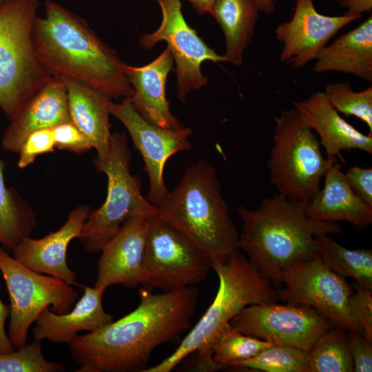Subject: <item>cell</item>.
Here are the masks:
<instances>
[{
	"label": "cell",
	"instance_id": "obj_37",
	"mask_svg": "<svg viewBox=\"0 0 372 372\" xmlns=\"http://www.w3.org/2000/svg\"><path fill=\"white\" fill-rule=\"evenodd\" d=\"M345 177L355 195L364 203L372 206V168L351 166Z\"/></svg>",
	"mask_w": 372,
	"mask_h": 372
},
{
	"label": "cell",
	"instance_id": "obj_24",
	"mask_svg": "<svg viewBox=\"0 0 372 372\" xmlns=\"http://www.w3.org/2000/svg\"><path fill=\"white\" fill-rule=\"evenodd\" d=\"M314 72H340L372 82V16L318 53Z\"/></svg>",
	"mask_w": 372,
	"mask_h": 372
},
{
	"label": "cell",
	"instance_id": "obj_1",
	"mask_svg": "<svg viewBox=\"0 0 372 372\" xmlns=\"http://www.w3.org/2000/svg\"><path fill=\"white\" fill-rule=\"evenodd\" d=\"M152 291L141 287L134 310L69 344L71 355L80 366L76 371L143 372L156 347L176 340L189 328L198 296L194 286Z\"/></svg>",
	"mask_w": 372,
	"mask_h": 372
},
{
	"label": "cell",
	"instance_id": "obj_6",
	"mask_svg": "<svg viewBox=\"0 0 372 372\" xmlns=\"http://www.w3.org/2000/svg\"><path fill=\"white\" fill-rule=\"evenodd\" d=\"M38 0L0 3V109L10 121L50 76L38 61L33 28Z\"/></svg>",
	"mask_w": 372,
	"mask_h": 372
},
{
	"label": "cell",
	"instance_id": "obj_8",
	"mask_svg": "<svg viewBox=\"0 0 372 372\" xmlns=\"http://www.w3.org/2000/svg\"><path fill=\"white\" fill-rule=\"evenodd\" d=\"M96 169L105 174L107 192L98 209L91 210L79 239L90 253L101 252L127 219L151 218L158 209L141 192L139 180L131 172V152L124 132L112 134L107 158L94 163Z\"/></svg>",
	"mask_w": 372,
	"mask_h": 372
},
{
	"label": "cell",
	"instance_id": "obj_2",
	"mask_svg": "<svg viewBox=\"0 0 372 372\" xmlns=\"http://www.w3.org/2000/svg\"><path fill=\"white\" fill-rule=\"evenodd\" d=\"M37 58L52 76L81 81L111 98H130L133 90L125 63L89 28L85 21L54 1L33 28Z\"/></svg>",
	"mask_w": 372,
	"mask_h": 372
},
{
	"label": "cell",
	"instance_id": "obj_32",
	"mask_svg": "<svg viewBox=\"0 0 372 372\" xmlns=\"http://www.w3.org/2000/svg\"><path fill=\"white\" fill-rule=\"evenodd\" d=\"M61 363L48 361L41 342L35 340L8 353H0V372H57L64 371Z\"/></svg>",
	"mask_w": 372,
	"mask_h": 372
},
{
	"label": "cell",
	"instance_id": "obj_22",
	"mask_svg": "<svg viewBox=\"0 0 372 372\" xmlns=\"http://www.w3.org/2000/svg\"><path fill=\"white\" fill-rule=\"evenodd\" d=\"M61 79L67 90L71 121L96 151L94 163L103 162L107 157L112 137L110 116L112 98L81 81Z\"/></svg>",
	"mask_w": 372,
	"mask_h": 372
},
{
	"label": "cell",
	"instance_id": "obj_11",
	"mask_svg": "<svg viewBox=\"0 0 372 372\" xmlns=\"http://www.w3.org/2000/svg\"><path fill=\"white\" fill-rule=\"evenodd\" d=\"M276 291L278 298L287 303L316 309L333 327L363 334L349 307L352 287L345 277L329 269L319 254L287 267L282 275V285Z\"/></svg>",
	"mask_w": 372,
	"mask_h": 372
},
{
	"label": "cell",
	"instance_id": "obj_36",
	"mask_svg": "<svg viewBox=\"0 0 372 372\" xmlns=\"http://www.w3.org/2000/svg\"><path fill=\"white\" fill-rule=\"evenodd\" d=\"M348 340L353 363V371L371 372L372 371V342L367 340L362 333L357 331H348Z\"/></svg>",
	"mask_w": 372,
	"mask_h": 372
},
{
	"label": "cell",
	"instance_id": "obj_35",
	"mask_svg": "<svg viewBox=\"0 0 372 372\" xmlns=\"http://www.w3.org/2000/svg\"><path fill=\"white\" fill-rule=\"evenodd\" d=\"M55 148L76 154H83L93 149L85 136L70 121L53 127Z\"/></svg>",
	"mask_w": 372,
	"mask_h": 372
},
{
	"label": "cell",
	"instance_id": "obj_30",
	"mask_svg": "<svg viewBox=\"0 0 372 372\" xmlns=\"http://www.w3.org/2000/svg\"><path fill=\"white\" fill-rule=\"evenodd\" d=\"M234 367L265 372H308V354L298 348L273 344Z\"/></svg>",
	"mask_w": 372,
	"mask_h": 372
},
{
	"label": "cell",
	"instance_id": "obj_21",
	"mask_svg": "<svg viewBox=\"0 0 372 372\" xmlns=\"http://www.w3.org/2000/svg\"><path fill=\"white\" fill-rule=\"evenodd\" d=\"M103 293L94 287H85L82 297L70 311L59 314L50 307L45 309L35 320L34 340L70 344L79 332H94L111 323L112 316L103 307Z\"/></svg>",
	"mask_w": 372,
	"mask_h": 372
},
{
	"label": "cell",
	"instance_id": "obj_23",
	"mask_svg": "<svg viewBox=\"0 0 372 372\" xmlns=\"http://www.w3.org/2000/svg\"><path fill=\"white\" fill-rule=\"evenodd\" d=\"M338 161L330 165L322 188L307 204V215L318 221H344L357 229L366 228L372 223V206L353 192Z\"/></svg>",
	"mask_w": 372,
	"mask_h": 372
},
{
	"label": "cell",
	"instance_id": "obj_10",
	"mask_svg": "<svg viewBox=\"0 0 372 372\" xmlns=\"http://www.w3.org/2000/svg\"><path fill=\"white\" fill-rule=\"evenodd\" d=\"M145 263L146 279L142 287L162 292L194 286L211 269L203 252L158 213L149 219Z\"/></svg>",
	"mask_w": 372,
	"mask_h": 372
},
{
	"label": "cell",
	"instance_id": "obj_29",
	"mask_svg": "<svg viewBox=\"0 0 372 372\" xmlns=\"http://www.w3.org/2000/svg\"><path fill=\"white\" fill-rule=\"evenodd\" d=\"M273 343L245 335L229 325L211 350V371L234 367L251 359Z\"/></svg>",
	"mask_w": 372,
	"mask_h": 372
},
{
	"label": "cell",
	"instance_id": "obj_14",
	"mask_svg": "<svg viewBox=\"0 0 372 372\" xmlns=\"http://www.w3.org/2000/svg\"><path fill=\"white\" fill-rule=\"evenodd\" d=\"M111 114L123 124L141 154L149 183L147 198L158 208L168 192L164 181L165 164L173 155L192 148V131L184 126L167 129L149 123L135 110L130 98L113 103Z\"/></svg>",
	"mask_w": 372,
	"mask_h": 372
},
{
	"label": "cell",
	"instance_id": "obj_3",
	"mask_svg": "<svg viewBox=\"0 0 372 372\" xmlns=\"http://www.w3.org/2000/svg\"><path fill=\"white\" fill-rule=\"evenodd\" d=\"M306 207L278 193L265 198L255 209H236L242 223L239 249L276 288L281 287L287 267L318 254L316 235L342 232L338 223L310 218Z\"/></svg>",
	"mask_w": 372,
	"mask_h": 372
},
{
	"label": "cell",
	"instance_id": "obj_33",
	"mask_svg": "<svg viewBox=\"0 0 372 372\" xmlns=\"http://www.w3.org/2000/svg\"><path fill=\"white\" fill-rule=\"evenodd\" d=\"M55 139L53 128H46L31 133L19 152L17 166L24 169L32 165L41 154L54 152Z\"/></svg>",
	"mask_w": 372,
	"mask_h": 372
},
{
	"label": "cell",
	"instance_id": "obj_41",
	"mask_svg": "<svg viewBox=\"0 0 372 372\" xmlns=\"http://www.w3.org/2000/svg\"><path fill=\"white\" fill-rule=\"evenodd\" d=\"M259 10L267 14L274 12L275 6L273 0H254Z\"/></svg>",
	"mask_w": 372,
	"mask_h": 372
},
{
	"label": "cell",
	"instance_id": "obj_26",
	"mask_svg": "<svg viewBox=\"0 0 372 372\" xmlns=\"http://www.w3.org/2000/svg\"><path fill=\"white\" fill-rule=\"evenodd\" d=\"M4 167L0 159V244L7 251H12L23 238L30 236L37 225V216L17 190L6 186Z\"/></svg>",
	"mask_w": 372,
	"mask_h": 372
},
{
	"label": "cell",
	"instance_id": "obj_12",
	"mask_svg": "<svg viewBox=\"0 0 372 372\" xmlns=\"http://www.w3.org/2000/svg\"><path fill=\"white\" fill-rule=\"evenodd\" d=\"M229 325L245 335L307 352L332 326L311 307L276 302L245 307Z\"/></svg>",
	"mask_w": 372,
	"mask_h": 372
},
{
	"label": "cell",
	"instance_id": "obj_4",
	"mask_svg": "<svg viewBox=\"0 0 372 372\" xmlns=\"http://www.w3.org/2000/svg\"><path fill=\"white\" fill-rule=\"evenodd\" d=\"M157 209L203 252L211 265L240 250L239 234L223 197L216 172L204 161L186 169Z\"/></svg>",
	"mask_w": 372,
	"mask_h": 372
},
{
	"label": "cell",
	"instance_id": "obj_9",
	"mask_svg": "<svg viewBox=\"0 0 372 372\" xmlns=\"http://www.w3.org/2000/svg\"><path fill=\"white\" fill-rule=\"evenodd\" d=\"M0 271L8 291L10 325L8 337L15 349L26 344L28 331L39 314L51 311L68 312L78 296L63 280L44 276L25 267L0 247Z\"/></svg>",
	"mask_w": 372,
	"mask_h": 372
},
{
	"label": "cell",
	"instance_id": "obj_19",
	"mask_svg": "<svg viewBox=\"0 0 372 372\" xmlns=\"http://www.w3.org/2000/svg\"><path fill=\"white\" fill-rule=\"evenodd\" d=\"M174 58L166 48L154 60L141 67L125 64V71L133 94L132 103L149 123L167 129L183 125L173 115L166 97V83L174 65Z\"/></svg>",
	"mask_w": 372,
	"mask_h": 372
},
{
	"label": "cell",
	"instance_id": "obj_28",
	"mask_svg": "<svg viewBox=\"0 0 372 372\" xmlns=\"http://www.w3.org/2000/svg\"><path fill=\"white\" fill-rule=\"evenodd\" d=\"M335 327L324 333L307 352L308 372H352L348 335Z\"/></svg>",
	"mask_w": 372,
	"mask_h": 372
},
{
	"label": "cell",
	"instance_id": "obj_40",
	"mask_svg": "<svg viewBox=\"0 0 372 372\" xmlns=\"http://www.w3.org/2000/svg\"><path fill=\"white\" fill-rule=\"evenodd\" d=\"M189 1L199 14L211 13L216 0H185Z\"/></svg>",
	"mask_w": 372,
	"mask_h": 372
},
{
	"label": "cell",
	"instance_id": "obj_42",
	"mask_svg": "<svg viewBox=\"0 0 372 372\" xmlns=\"http://www.w3.org/2000/svg\"><path fill=\"white\" fill-rule=\"evenodd\" d=\"M1 1H3V0H0V3H1Z\"/></svg>",
	"mask_w": 372,
	"mask_h": 372
},
{
	"label": "cell",
	"instance_id": "obj_38",
	"mask_svg": "<svg viewBox=\"0 0 372 372\" xmlns=\"http://www.w3.org/2000/svg\"><path fill=\"white\" fill-rule=\"evenodd\" d=\"M10 316V305L4 304L0 298V353H8L16 349L6 333L5 323Z\"/></svg>",
	"mask_w": 372,
	"mask_h": 372
},
{
	"label": "cell",
	"instance_id": "obj_25",
	"mask_svg": "<svg viewBox=\"0 0 372 372\" xmlns=\"http://www.w3.org/2000/svg\"><path fill=\"white\" fill-rule=\"evenodd\" d=\"M254 0H216L211 12L225 38L227 62L242 63L243 54L254 34L259 16Z\"/></svg>",
	"mask_w": 372,
	"mask_h": 372
},
{
	"label": "cell",
	"instance_id": "obj_20",
	"mask_svg": "<svg viewBox=\"0 0 372 372\" xmlns=\"http://www.w3.org/2000/svg\"><path fill=\"white\" fill-rule=\"evenodd\" d=\"M304 122L320 136L327 158L345 163L342 151L360 149L372 154V134H364L346 121L328 101L324 92L293 103Z\"/></svg>",
	"mask_w": 372,
	"mask_h": 372
},
{
	"label": "cell",
	"instance_id": "obj_13",
	"mask_svg": "<svg viewBox=\"0 0 372 372\" xmlns=\"http://www.w3.org/2000/svg\"><path fill=\"white\" fill-rule=\"evenodd\" d=\"M162 12L158 28L143 35L140 45L150 49L157 43H167L176 63L177 96L183 102L192 90L205 85L207 78L201 72V64L205 61H227L223 55L218 54L198 36L187 23L182 12L180 0H156Z\"/></svg>",
	"mask_w": 372,
	"mask_h": 372
},
{
	"label": "cell",
	"instance_id": "obj_7",
	"mask_svg": "<svg viewBox=\"0 0 372 372\" xmlns=\"http://www.w3.org/2000/svg\"><path fill=\"white\" fill-rule=\"evenodd\" d=\"M273 119V145L267 161L269 181L278 194L307 204L338 159L323 156L319 140L294 107Z\"/></svg>",
	"mask_w": 372,
	"mask_h": 372
},
{
	"label": "cell",
	"instance_id": "obj_39",
	"mask_svg": "<svg viewBox=\"0 0 372 372\" xmlns=\"http://www.w3.org/2000/svg\"><path fill=\"white\" fill-rule=\"evenodd\" d=\"M339 5L347 10L345 14L362 17L364 12L371 14L372 0H337Z\"/></svg>",
	"mask_w": 372,
	"mask_h": 372
},
{
	"label": "cell",
	"instance_id": "obj_27",
	"mask_svg": "<svg viewBox=\"0 0 372 372\" xmlns=\"http://www.w3.org/2000/svg\"><path fill=\"white\" fill-rule=\"evenodd\" d=\"M318 254L331 271L355 279L358 283L372 289V251L369 249H349L327 234L315 236Z\"/></svg>",
	"mask_w": 372,
	"mask_h": 372
},
{
	"label": "cell",
	"instance_id": "obj_5",
	"mask_svg": "<svg viewBox=\"0 0 372 372\" xmlns=\"http://www.w3.org/2000/svg\"><path fill=\"white\" fill-rule=\"evenodd\" d=\"M211 266L219 281L213 302L176 350L143 372H170L194 353H196V368L211 371L213 346L230 321L247 306L276 302L274 287L240 250L225 260L213 262Z\"/></svg>",
	"mask_w": 372,
	"mask_h": 372
},
{
	"label": "cell",
	"instance_id": "obj_18",
	"mask_svg": "<svg viewBox=\"0 0 372 372\" xmlns=\"http://www.w3.org/2000/svg\"><path fill=\"white\" fill-rule=\"evenodd\" d=\"M70 121L65 83L61 78L51 76L10 121L1 145L7 151L18 154L31 133Z\"/></svg>",
	"mask_w": 372,
	"mask_h": 372
},
{
	"label": "cell",
	"instance_id": "obj_15",
	"mask_svg": "<svg viewBox=\"0 0 372 372\" xmlns=\"http://www.w3.org/2000/svg\"><path fill=\"white\" fill-rule=\"evenodd\" d=\"M293 14L275 30L282 44L280 59L293 68H301L316 60L329 40L349 23L361 18L343 14L327 16L319 13L313 0H293Z\"/></svg>",
	"mask_w": 372,
	"mask_h": 372
},
{
	"label": "cell",
	"instance_id": "obj_17",
	"mask_svg": "<svg viewBox=\"0 0 372 372\" xmlns=\"http://www.w3.org/2000/svg\"><path fill=\"white\" fill-rule=\"evenodd\" d=\"M91 210L89 206L80 205L69 213L58 230L39 239L23 238L12 250L13 258L34 271L76 285L77 276L67 263V250L70 242L79 238Z\"/></svg>",
	"mask_w": 372,
	"mask_h": 372
},
{
	"label": "cell",
	"instance_id": "obj_31",
	"mask_svg": "<svg viewBox=\"0 0 372 372\" xmlns=\"http://www.w3.org/2000/svg\"><path fill=\"white\" fill-rule=\"evenodd\" d=\"M324 92L334 109L364 122L372 134V86L355 92L347 82L329 83Z\"/></svg>",
	"mask_w": 372,
	"mask_h": 372
},
{
	"label": "cell",
	"instance_id": "obj_16",
	"mask_svg": "<svg viewBox=\"0 0 372 372\" xmlns=\"http://www.w3.org/2000/svg\"><path fill=\"white\" fill-rule=\"evenodd\" d=\"M149 218L136 216L127 219L103 247L97 263L95 288L105 291L114 285L135 288L144 284Z\"/></svg>",
	"mask_w": 372,
	"mask_h": 372
},
{
	"label": "cell",
	"instance_id": "obj_34",
	"mask_svg": "<svg viewBox=\"0 0 372 372\" xmlns=\"http://www.w3.org/2000/svg\"><path fill=\"white\" fill-rule=\"evenodd\" d=\"M349 298L351 313L363 329V335L372 342V289L357 282Z\"/></svg>",
	"mask_w": 372,
	"mask_h": 372
}]
</instances>
